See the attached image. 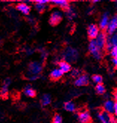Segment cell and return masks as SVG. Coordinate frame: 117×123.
<instances>
[{
    "mask_svg": "<svg viewBox=\"0 0 117 123\" xmlns=\"http://www.w3.org/2000/svg\"><path fill=\"white\" fill-rule=\"evenodd\" d=\"M31 53H32V50L30 49V48H28V52H27V54H31Z\"/></svg>",
    "mask_w": 117,
    "mask_h": 123,
    "instance_id": "d6a6232c",
    "label": "cell"
},
{
    "mask_svg": "<svg viewBox=\"0 0 117 123\" xmlns=\"http://www.w3.org/2000/svg\"><path fill=\"white\" fill-rule=\"evenodd\" d=\"M66 15L67 16V18L69 19H73L76 16V12L73 9V7H69L66 9Z\"/></svg>",
    "mask_w": 117,
    "mask_h": 123,
    "instance_id": "44dd1931",
    "label": "cell"
},
{
    "mask_svg": "<svg viewBox=\"0 0 117 123\" xmlns=\"http://www.w3.org/2000/svg\"><path fill=\"white\" fill-rule=\"evenodd\" d=\"M104 111L108 113L109 114L117 113V103L113 100H107L104 104Z\"/></svg>",
    "mask_w": 117,
    "mask_h": 123,
    "instance_id": "5b68a950",
    "label": "cell"
},
{
    "mask_svg": "<svg viewBox=\"0 0 117 123\" xmlns=\"http://www.w3.org/2000/svg\"><path fill=\"white\" fill-rule=\"evenodd\" d=\"M95 91L98 94H103L105 93V87L102 84H98L95 87Z\"/></svg>",
    "mask_w": 117,
    "mask_h": 123,
    "instance_id": "7402d4cb",
    "label": "cell"
},
{
    "mask_svg": "<svg viewBox=\"0 0 117 123\" xmlns=\"http://www.w3.org/2000/svg\"><path fill=\"white\" fill-rule=\"evenodd\" d=\"M107 39V35L104 32H100L99 33H98V36H97V37L95 39V43H96L97 46L101 50L103 49L105 47Z\"/></svg>",
    "mask_w": 117,
    "mask_h": 123,
    "instance_id": "52a82bcc",
    "label": "cell"
},
{
    "mask_svg": "<svg viewBox=\"0 0 117 123\" xmlns=\"http://www.w3.org/2000/svg\"><path fill=\"white\" fill-rule=\"evenodd\" d=\"M11 84V80L10 79H6L5 81L3 82V85L1 87V90H0V96L2 97H6L7 93H8V87Z\"/></svg>",
    "mask_w": 117,
    "mask_h": 123,
    "instance_id": "7c38bea8",
    "label": "cell"
},
{
    "mask_svg": "<svg viewBox=\"0 0 117 123\" xmlns=\"http://www.w3.org/2000/svg\"><path fill=\"white\" fill-rule=\"evenodd\" d=\"M27 77H28V79H29V80L34 81L36 80H37L39 76H34V75H28V76H27Z\"/></svg>",
    "mask_w": 117,
    "mask_h": 123,
    "instance_id": "f546056e",
    "label": "cell"
},
{
    "mask_svg": "<svg viewBox=\"0 0 117 123\" xmlns=\"http://www.w3.org/2000/svg\"><path fill=\"white\" fill-rule=\"evenodd\" d=\"M110 22V17H109V14L108 13H104L102 17V19L100 20L99 22V28L102 30H104L107 29V25L109 24Z\"/></svg>",
    "mask_w": 117,
    "mask_h": 123,
    "instance_id": "5bb4252c",
    "label": "cell"
},
{
    "mask_svg": "<svg viewBox=\"0 0 117 123\" xmlns=\"http://www.w3.org/2000/svg\"><path fill=\"white\" fill-rule=\"evenodd\" d=\"M87 33L88 36L92 39H95L97 37L98 33H99V30H98V28L95 25L92 24L89 25V27L87 28Z\"/></svg>",
    "mask_w": 117,
    "mask_h": 123,
    "instance_id": "30bf717a",
    "label": "cell"
},
{
    "mask_svg": "<svg viewBox=\"0 0 117 123\" xmlns=\"http://www.w3.org/2000/svg\"><path fill=\"white\" fill-rule=\"evenodd\" d=\"M63 56H64L65 62L70 63V62H76L79 56V54H78V51L75 48L68 47L64 50Z\"/></svg>",
    "mask_w": 117,
    "mask_h": 123,
    "instance_id": "6da1fadb",
    "label": "cell"
},
{
    "mask_svg": "<svg viewBox=\"0 0 117 123\" xmlns=\"http://www.w3.org/2000/svg\"><path fill=\"white\" fill-rule=\"evenodd\" d=\"M112 62L114 66L117 65V58H112Z\"/></svg>",
    "mask_w": 117,
    "mask_h": 123,
    "instance_id": "1f68e13d",
    "label": "cell"
},
{
    "mask_svg": "<svg viewBox=\"0 0 117 123\" xmlns=\"http://www.w3.org/2000/svg\"><path fill=\"white\" fill-rule=\"evenodd\" d=\"M110 52L112 58H117V47H114Z\"/></svg>",
    "mask_w": 117,
    "mask_h": 123,
    "instance_id": "f1b7e54d",
    "label": "cell"
},
{
    "mask_svg": "<svg viewBox=\"0 0 117 123\" xmlns=\"http://www.w3.org/2000/svg\"><path fill=\"white\" fill-rule=\"evenodd\" d=\"M43 70V66L39 62H32L29 65V74L28 75L38 76Z\"/></svg>",
    "mask_w": 117,
    "mask_h": 123,
    "instance_id": "3957f363",
    "label": "cell"
},
{
    "mask_svg": "<svg viewBox=\"0 0 117 123\" xmlns=\"http://www.w3.org/2000/svg\"><path fill=\"white\" fill-rule=\"evenodd\" d=\"M98 2V1H93V3H96Z\"/></svg>",
    "mask_w": 117,
    "mask_h": 123,
    "instance_id": "e575fe53",
    "label": "cell"
},
{
    "mask_svg": "<svg viewBox=\"0 0 117 123\" xmlns=\"http://www.w3.org/2000/svg\"><path fill=\"white\" fill-rule=\"evenodd\" d=\"M110 41V42L112 44L113 47H117V35L116 34H113L111 35L110 37H107Z\"/></svg>",
    "mask_w": 117,
    "mask_h": 123,
    "instance_id": "d4e9b609",
    "label": "cell"
},
{
    "mask_svg": "<svg viewBox=\"0 0 117 123\" xmlns=\"http://www.w3.org/2000/svg\"><path fill=\"white\" fill-rule=\"evenodd\" d=\"M16 9L25 15H29L31 11V7L29 5L25 2L20 3L16 5Z\"/></svg>",
    "mask_w": 117,
    "mask_h": 123,
    "instance_id": "4fadbf2b",
    "label": "cell"
},
{
    "mask_svg": "<svg viewBox=\"0 0 117 123\" xmlns=\"http://www.w3.org/2000/svg\"><path fill=\"white\" fill-rule=\"evenodd\" d=\"M89 50L93 56L96 59H100L102 57V50L98 48L95 43V39H92L89 44Z\"/></svg>",
    "mask_w": 117,
    "mask_h": 123,
    "instance_id": "7a4b0ae2",
    "label": "cell"
},
{
    "mask_svg": "<svg viewBox=\"0 0 117 123\" xmlns=\"http://www.w3.org/2000/svg\"><path fill=\"white\" fill-rule=\"evenodd\" d=\"M59 69L63 72V74H66L71 71L72 67L69 63L66 62L65 61H62L59 63Z\"/></svg>",
    "mask_w": 117,
    "mask_h": 123,
    "instance_id": "9a60e30c",
    "label": "cell"
},
{
    "mask_svg": "<svg viewBox=\"0 0 117 123\" xmlns=\"http://www.w3.org/2000/svg\"><path fill=\"white\" fill-rule=\"evenodd\" d=\"M78 120L80 123H89L91 122V116L89 111H84L79 113L78 114Z\"/></svg>",
    "mask_w": 117,
    "mask_h": 123,
    "instance_id": "8fae6325",
    "label": "cell"
},
{
    "mask_svg": "<svg viewBox=\"0 0 117 123\" xmlns=\"http://www.w3.org/2000/svg\"><path fill=\"white\" fill-rule=\"evenodd\" d=\"M35 8L39 13H42L46 8V5L40 4V3H35Z\"/></svg>",
    "mask_w": 117,
    "mask_h": 123,
    "instance_id": "cb8c5ba5",
    "label": "cell"
},
{
    "mask_svg": "<svg viewBox=\"0 0 117 123\" xmlns=\"http://www.w3.org/2000/svg\"><path fill=\"white\" fill-rule=\"evenodd\" d=\"M116 28H117V17L114 16L110 20L109 24L107 27V31L110 35H113L116 32Z\"/></svg>",
    "mask_w": 117,
    "mask_h": 123,
    "instance_id": "9c48e42d",
    "label": "cell"
},
{
    "mask_svg": "<svg viewBox=\"0 0 117 123\" xmlns=\"http://www.w3.org/2000/svg\"><path fill=\"white\" fill-rule=\"evenodd\" d=\"M89 79L87 75L83 74L79 76L75 81V85L77 87H81V86H85L89 84Z\"/></svg>",
    "mask_w": 117,
    "mask_h": 123,
    "instance_id": "ba28073f",
    "label": "cell"
},
{
    "mask_svg": "<svg viewBox=\"0 0 117 123\" xmlns=\"http://www.w3.org/2000/svg\"><path fill=\"white\" fill-rule=\"evenodd\" d=\"M63 75H64V74L59 68H55L51 72L50 76L52 80H58L63 76Z\"/></svg>",
    "mask_w": 117,
    "mask_h": 123,
    "instance_id": "e0dca14e",
    "label": "cell"
},
{
    "mask_svg": "<svg viewBox=\"0 0 117 123\" xmlns=\"http://www.w3.org/2000/svg\"><path fill=\"white\" fill-rule=\"evenodd\" d=\"M51 102V96L49 94H44L42 96L41 103L43 105H44V106H46V105H50Z\"/></svg>",
    "mask_w": 117,
    "mask_h": 123,
    "instance_id": "ffe728a7",
    "label": "cell"
},
{
    "mask_svg": "<svg viewBox=\"0 0 117 123\" xmlns=\"http://www.w3.org/2000/svg\"><path fill=\"white\" fill-rule=\"evenodd\" d=\"M71 75L73 76V77H76L78 78L79 76H80V72L78 69L77 68H75V69H73V70H71Z\"/></svg>",
    "mask_w": 117,
    "mask_h": 123,
    "instance_id": "4316f807",
    "label": "cell"
},
{
    "mask_svg": "<svg viewBox=\"0 0 117 123\" xmlns=\"http://www.w3.org/2000/svg\"><path fill=\"white\" fill-rule=\"evenodd\" d=\"M63 19V13L60 11L56 10L54 12H52V13L50 16L49 18V23L51 25H58Z\"/></svg>",
    "mask_w": 117,
    "mask_h": 123,
    "instance_id": "277c9868",
    "label": "cell"
},
{
    "mask_svg": "<svg viewBox=\"0 0 117 123\" xmlns=\"http://www.w3.org/2000/svg\"><path fill=\"white\" fill-rule=\"evenodd\" d=\"M40 57H41V59L43 60L46 59V57H47V55H48L46 50H45V49H40Z\"/></svg>",
    "mask_w": 117,
    "mask_h": 123,
    "instance_id": "83f0119b",
    "label": "cell"
},
{
    "mask_svg": "<svg viewBox=\"0 0 117 123\" xmlns=\"http://www.w3.org/2000/svg\"><path fill=\"white\" fill-rule=\"evenodd\" d=\"M54 5H55L57 6H59L60 7L63 8V9H67L69 7V4L66 0H54V1L51 2Z\"/></svg>",
    "mask_w": 117,
    "mask_h": 123,
    "instance_id": "2e32d148",
    "label": "cell"
},
{
    "mask_svg": "<svg viewBox=\"0 0 117 123\" xmlns=\"http://www.w3.org/2000/svg\"><path fill=\"white\" fill-rule=\"evenodd\" d=\"M53 123H63V118L60 114H56L53 118Z\"/></svg>",
    "mask_w": 117,
    "mask_h": 123,
    "instance_id": "484cf974",
    "label": "cell"
},
{
    "mask_svg": "<svg viewBox=\"0 0 117 123\" xmlns=\"http://www.w3.org/2000/svg\"><path fill=\"white\" fill-rule=\"evenodd\" d=\"M49 2V1L48 0H37V1H36L35 3H40V4H43V5H46Z\"/></svg>",
    "mask_w": 117,
    "mask_h": 123,
    "instance_id": "4dcf8cb0",
    "label": "cell"
},
{
    "mask_svg": "<svg viewBox=\"0 0 117 123\" xmlns=\"http://www.w3.org/2000/svg\"><path fill=\"white\" fill-rule=\"evenodd\" d=\"M98 117L102 123H116V119L114 117H112L110 114L106 111H102L98 113Z\"/></svg>",
    "mask_w": 117,
    "mask_h": 123,
    "instance_id": "8992f818",
    "label": "cell"
},
{
    "mask_svg": "<svg viewBox=\"0 0 117 123\" xmlns=\"http://www.w3.org/2000/svg\"><path fill=\"white\" fill-rule=\"evenodd\" d=\"M24 93L27 96H29V97H34L36 96V92L31 85H27L25 87Z\"/></svg>",
    "mask_w": 117,
    "mask_h": 123,
    "instance_id": "ac0fdd59",
    "label": "cell"
},
{
    "mask_svg": "<svg viewBox=\"0 0 117 123\" xmlns=\"http://www.w3.org/2000/svg\"><path fill=\"white\" fill-rule=\"evenodd\" d=\"M114 97H115V99H116V98H117V95H116V93H114Z\"/></svg>",
    "mask_w": 117,
    "mask_h": 123,
    "instance_id": "836d02e7",
    "label": "cell"
},
{
    "mask_svg": "<svg viewBox=\"0 0 117 123\" xmlns=\"http://www.w3.org/2000/svg\"><path fill=\"white\" fill-rule=\"evenodd\" d=\"M64 108L66 111H67L69 112H74L75 111V105L73 102L69 101L64 104Z\"/></svg>",
    "mask_w": 117,
    "mask_h": 123,
    "instance_id": "d6986e66",
    "label": "cell"
},
{
    "mask_svg": "<svg viewBox=\"0 0 117 123\" xmlns=\"http://www.w3.org/2000/svg\"><path fill=\"white\" fill-rule=\"evenodd\" d=\"M93 80L95 83H96L97 85L98 84H102V82H103V79H102V76L101 75H98V74H95V75H93Z\"/></svg>",
    "mask_w": 117,
    "mask_h": 123,
    "instance_id": "603a6c76",
    "label": "cell"
}]
</instances>
